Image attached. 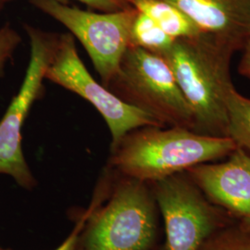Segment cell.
I'll use <instances>...</instances> for the list:
<instances>
[{
	"label": "cell",
	"instance_id": "5bb4252c",
	"mask_svg": "<svg viewBox=\"0 0 250 250\" xmlns=\"http://www.w3.org/2000/svg\"><path fill=\"white\" fill-rule=\"evenodd\" d=\"M198 250H250V221L237 219L210 235Z\"/></svg>",
	"mask_w": 250,
	"mask_h": 250
},
{
	"label": "cell",
	"instance_id": "4fadbf2b",
	"mask_svg": "<svg viewBox=\"0 0 250 250\" xmlns=\"http://www.w3.org/2000/svg\"><path fill=\"white\" fill-rule=\"evenodd\" d=\"M174 42L152 19L138 11L131 29L130 45L163 56Z\"/></svg>",
	"mask_w": 250,
	"mask_h": 250
},
{
	"label": "cell",
	"instance_id": "ba28073f",
	"mask_svg": "<svg viewBox=\"0 0 250 250\" xmlns=\"http://www.w3.org/2000/svg\"><path fill=\"white\" fill-rule=\"evenodd\" d=\"M45 79L78 95L99 111L110 132V146L116 145L125 134L136 128L164 127L149 114L124 102L93 78L81 60L75 38L71 33L58 35Z\"/></svg>",
	"mask_w": 250,
	"mask_h": 250
},
{
	"label": "cell",
	"instance_id": "e0dca14e",
	"mask_svg": "<svg viewBox=\"0 0 250 250\" xmlns=\"http://www.w3.org/2000/svg\"><path fill=\"white\" fill-rule=\"evenodd\" d=\"M11 0H3V3L6 4L7 2ZM62 3H67L69 0H57ZM86 4L93 9H98L100 12H112L121 9H126L130 6V0H76Z\"/></svg>",
	"mask_w": 250,
	"mask_h": 250
},
{
	"label": "cell",
	"instance_id": "7c38bea8",
	"mask_svg": "<svg viewBox=\"0 0 250 250\" xmlns=\"http://www.w3.org/2000/svg\"><path fill=\"white\" fill-rule=\"evenodd\" d=\"M227 135L235 146L250 154V99L233 87L227 99Z\"/></svg>",
	"mask_w": 250,
	"mask_h": 250
},
{
	"label": "cell",
	"instance_id": "8992f818",
	"mask_svg": "<svg viewBox=\"0 0 250 250\" xmlns=\"http://www.w3.org/2000/svg\"><path fill=\"white\" fill-rule=\"evenodd\" d=\"M30 60L21 87L0 120V174L13 179L20 188L33 191L38 182L21 146V130L34 104L44 92L45 71L53 56L58 35L25 24Z\"/></svg>",
	"mask_w": 250,
	"mask_h": 250
},
{
	"label": "cell",
	"instance_id": "8fae6325",
	"mask_svg": "<svg viewBox=\"0 0 250 250\" xmlns=\"http://www.w3.org/2000/svg\"><path fill=\"white\" fill-rule=\"evenodd\" d=\"M130 4L175 40L193 39L204 34L188 15L165 0H130Z\"/></svg>",
	"mask_w": 250,
	"mask_h": 250
},
{
	"label": "cell",
	"instance_id": "5b68a950",
	"mask_svg": "<svg viewBox=\"0 0 250 250\" xmlns=\"http://www.w3.org/2000/svg\"><path fill=\"white\" fill-rule=\"evenodd\" d=\"M149 184L161 213L164 250H198L237 220L206 197L188 171Z\"/></svg>",
	"mask_w": 250,
	"mask_h": 250
},
{
	"label": "cell",
	"instance_id": "3957f363",
	"mask_svg": "<svg viewBox=\"0 0 250 250\" xmlns=\"http://www.w3.org/2000/svg\"><path fill=\"white\" fill-rule=\"evenodd\" d=\"M231 48L203 34L175 40L163 57L194 117L198 134L228 137L227 99L234 87L231 78Z\"/></svg>",
	"mask_w": 250,
	"mask_h": 250
},
{
	"label": "cell",
	"instance_id": "ac0fdd59",
	"mask_svg": "<svg viewBox=\"0 0 250 250\" xmlns=\"http://www.w3.org/2000/svg\"><path fill=\"white\" fill-rule=\"evenodd\" d=\"M241 50L243 53L238 65V72L242 76L250 79V31Z\"/></svg>",
	"mask_w": 250,
	"mask_h": 250
},
{
	"label": "cell",
	"instance_id": "9a60e30c",
	"mask_svg": "<svg viewBox=\"0 0 250 250\" xmlns=\"http://www.w3.org/2000/svg\"><path fill=\"white\" fill-rule=\"evenodd\" d=\"M21 41V36L9 22L0 27V78L4 76L6 66Z\"/></svg>",
	"mask_w": 250,
	"mask_h": 250
},
{
	"label": "cell",
	"instance_id": "9c48e42d",
	"mask_svg": "<svg viewBox=\"0 0 250 250\" xmlns=\"http://www.w3.org/2000/svg\"><path fill=\"white\" fill-rule=\"evenodd\" d=\"M224 160L187 171L215 205L237 219L250 221V154L237 147Z\"/></svg>",
	"mask_w": 250,
	"mask_h": 250
},
{
	"label": "cell",
	"instance_id": "d6986e66",
	"mask_svg": "<svg viewBox=\"0 0 250 250\" xmlns=\"http://www.w3.org/2000/svg\"><path fill=\"white\" fill-rule=\"evenodd\" d=\"M3 5H4V3H3V0H0V8H1Z\"/></svg>",
	"mask_w": 250,
	"mask_h": 250
},
{
	"label": "cell",
	"instance_id": "ffe728a7",
	"mask_svg": "<svg viewBox=\"0 0 250 250\" xmlns=\"http://www.w3.org/2000/svg\"><path fill=\"white\" fill-rule=\"evenodd\" d=\"M163 250V247H162V249H161V250Z\"/></svg>",
	"mask_w": 250,
	"mask_h": 250
},
{
	"label": "cell",
	"instance_id": "30bf717a",
	"mask_svg": "<svg viewBox=\"0 0 250 250\" xmlns=\"http://www.w3.org/2000/svg\"><path fill=\"white\" fill-rule=\"evenodd\" d=\"M216 41L241 50L250 31V0H165Z\"/></svg>",
	"mask_w": 250,
	"mask_h": 250
},
{
	"label": "cell",
	"instance_id": "44dd1931",
	"mask_svg": "<svg viewBox=\"0 0 250 250\" xmlns=\"http://www.w3.org/2000/svg\"><path fill=\"white\" fill-rule=\"evenodd\" d=\"M2 250V249H1V248H0V250Z\"/></svg>",
	"mask_w": 250,
	"mask_h": 250
},
{
	"label": "cell",
	"instance_id": "52a82bcc",
	"mask_svg": "<svg viewBox=\"0 0 250 250\" xmlns=\"http://www.w3.org/2000/svg\"><path fill=\"white\" fill-rule=\"evenodd\" d=\"M32 5L66 27L89 56L102 84L107 87L130 45L131 29L138 10L130 6L112 12H92L57 0H30Z\"/></svg>",
	"mask_w": 250,
	"mask_h": 250
},
{
	"label": "cell",
	"instance_id": "2e32d148",
	"mask_svg": "<svg viewBox=\"0 0 250 250\" xmlns=\"http://www.w3.org/2000/svg\"><path fill=\"white\" fill-rule=\"evenodd\" d=\"M75 220H74V226L72 228V232L66 237V239L54 250H78V240L81 230L84 221L87 217V208H81L75 213ZM1 250H13L9 249H2Z\"/></svg>",
	"mask_w": 250,
	"mask_h": 250
},
{
	"label": "cell",
	"instance_id": "6da1fadb",
	"mask_svg": "<svg viewBox=\"0 0 250 250\" xmlns=\"http://www.w3.org/2000/svg\"><path fill=\"white\" fill-rule=\"evenodd\" d=\"M161 213L149 183L103 167L87 207L78 250H160Z\"/></svg>",
	"mask_w": 250,
	"mask_h": 250
},
{
	"label": "cell",
	"instance_id": "7a4b0ae2",
	"mask_svg": "<svg viewBox=\"0 0 250 250\" xmlns=\"http://www.w3.org/2000/svg\"><path fill=\"white\" fill-rule=\"evenodd\" d=\"M236 148L229 137L183 127L144 126L110 146L106 164L126 176L153 183L199 164L224 160Z\"/></svg>",
	"mask_w": 250,
	"mask_h": 250
},
{
	"label": "cell",
	"instance_id": "277c9868",
	"mask_svg": "<svg viewBox=\"0 0 250 250\" xmlns=\"http://www.w3.org/2000/svg\"><path fill=\"white\" fill-rule=\"evenodd\" d=\"M107 88L164 127H183L194 131L192 110L170 65L160 55L129 45Z\"/></svg>",
	"mask_w": 250,
	"mask_h": 250
}]
</instances>
